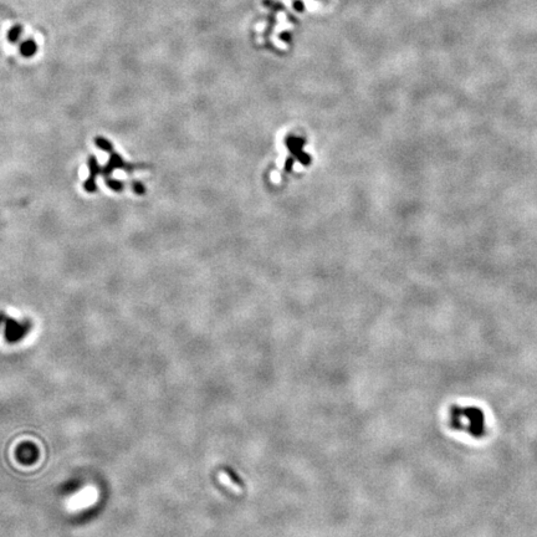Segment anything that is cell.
Returning <instances> with one entry per match:
<instances>
[{"label": "cell", "instance_id": "2", "mask_svg": "<svg viewBox=\"0 0 537 537\" xmlns=\"http://www.w3.org/2000/svg\"><path fill=\"white\" fill-rule=\"evenodd\" d=\"M224 471H225V473L228 474L229 478L232 479V480L235 483V484L239 485V486H242V487L244 486V483H242V480L239 478V476L237 475V474H235V471L233 470V469H230V468H229V466H225V468H224Z\"/></svg>", "mask_w": 537, "mask_h": 537}, {"label": "cell", "instance_id": "1", "mask_svg": "<svg viewBox=\"0 0 537 537\" xmlns=\"http://www.w3.org/2000/svg\"><path fill=\"white\" fill-rule=\"evenodd\" d=\"M452 426L455 429L469 433L473 436H482L485 430L484 413L476 407H454L452 409Z\"/></svg>", "mask_w": 537, "mask_h": 537}]
</instances>
